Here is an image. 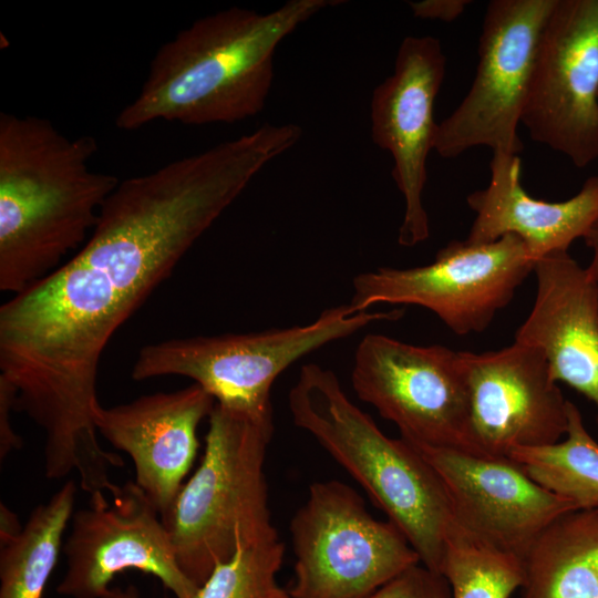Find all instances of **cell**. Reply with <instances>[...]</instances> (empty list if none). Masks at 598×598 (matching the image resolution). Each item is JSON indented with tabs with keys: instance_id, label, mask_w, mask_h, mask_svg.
<instances>
[{
	"instance_id": "6da1fadb",
	"label": "cell",
	"mask_w": 598,
	"mask_h": 598,
	"mask_svg": "<svg viewBox=\"0 0 598 598\" xmlns=\"http://www.w3.org/2000/svg\"><path fill=\"white\" fill-rule=\"evenodd\" d=\"M194 243L165 202L112 193L86 243L0 307V378L16 390L18 412L51 436L93 431L106 344Z\"/></svg>"
},
{
	"instance_id": "7a4b0ae2",
	"label": "cell",
	"mask_w": 598,
	"mask_h": 598,
	"mask_svg": "<svg viewBox=\"0 0 598 598\" xmlns=\"http://www.w3.org/2000/svg\"><path fill=\"white\" fill-rule=\"evenodd\" d=\"M338 2L290 0L267 13L231 7L194 21L158 48L140 93L117 114L116 127L133 131L157 120L236 123L256 116L272 85L279 43Z\"/></svg>"
},
{
	"instance_id": "3957f363",
	"label": "cell",
	"mask_w": 598,
	"mask_h": 598,
	"mask_svg": "<svg viewBox=\"0 0 598 598\" xmlns=\"http://www.w3.org/2000/svg\"><path fill=\"white\" fill-rule=\"evenodd\" d=\"M96 147L47 118L0 113L1 291L22 292L89 239L120 183L91 168Z\"/></svg>"
},
{
	"instance_id": "277c9868",
	"label": "cell",
	"mask_w": 598,
	"mask_h": 598,
	"mask_svg": "<svg viewBox=\"0 0 598 598\" xmlns=\"http://www.w3.org/2000/svg\"><path fill=\"white\" fill-rule=\"evenodd\" d=\"M288 405L295 425L361 485L421 564L442 575L454 513L442 477L421 452L386 436L348 398L336 373L318 364L301 367Z\"/></svg>"
},
{
	"instance_id": "5b68a950",
	"label": "cell",
	"mask_w": 598,
	"mask_h": 598,
	"mask_svg": "<svg viewBox=\"0 0 598 598\" xmlns=\"http://www.w3.org/2000/svg\"><path fill=\"white\" fill-rule=\"evenodd\" d=\"M208 417L200 464L162 516L179 568L197 586L241 544L278 534L264 470L274 426L218 404Z\"/></svg>"
},
{
	"instance_id": "8992f818",
	"label": "cell",
	"mask_w": 598,
	"mask_h": 598,
	"mask_svg": "<svg viewBox=\"0 0 598 598\" xmlns=\"http://www.w3.org/2000/svg\"><path fill=\"white\" fill-rule=\"evenodd\" d=\"M403 309L354 311L350 305L322 311L311 323L249 333L175 338L143 347L133 364L135 381L179 375L206 390L216 404L274 426L271 388L300 358Z\"/></svg>"
},
{
	"instance_id": "52a82bcc",
	"label": "cell",
	"mask_w": 598,
	"mask_h": 598,
	"mask_svg": "<svg viewBox=\"0 0 598 598\" xmlns=\"http://www.w3.org/2000/svg\"><path fill=\"white\" fill-rule=\"evenodd\" d=\"M290 533V598H369L421 563L393 523L375 519L357 491L337 480L310 485Z\"/></svg>"
},
{
	"instance_id": "ba28073f",
	"label": "cell",
	"mask_w": 598,
	"mask_h": 598,
	"mask_svg": "<svg viewBox=\"0 0 598 598\" xmlns=\"http://www.w3.org/2000/svg\"><path fill=\"white\" fill-rule=\"evenodd\" d=\"M351 382L410 444L486 456L472 427L461 351L369 333L355 349Z\"/></svg>"
},
{
	"instance_id": "9c48e42d",
	"label": "cell",
	"mask_w": 598,
	"mask_h": 598,
	"mask_svg": "<svg viewBox=\"0 0 598 598\" xmlns=\"http://www.w3.org/2000/svg\"><path fill=\"white\" fill-rule=\"evenodd\" d=\"M535 264L515 235L486 244L453 240L429 265L359 274L349 305L357 312L375 303L420 306L457 336L480 333L513 300Z\"/></svg>"
},
{
	"instance_id": "30bf717a",
	"label": "cell",
	"mask_w": 598,
	"mask_h": 598,
	"mask_svg": "<svg viewBox=\"0 0 598 598\" xmlns=\"http://www.w3.org/2000/svg\"><path fill=\"white\" fill-rule=\"evenodd\" d=\"M557 0L489 1L472 85L437 125L434 151L454 158L478 146L518 155L517 128L526 105L543 29Z\"/></svg>"
},
{
	"instance_id": "8fae6325",
	"label": "cell",
	"mask_w": 598,
	"mask_h": 598,
	"mask_svg": "<svg viewBox=\"0 0 598 598\" xmlns=\"http://www.w3.org/2000/svg\"><path fill=\"white\" fill-rule=\"evenodd\" d=\"M70 523L60 596L102 598L116 575L134 569L156 577L175 598H195L199 586L179 568L159 512L134 481L94 492Z\"/></svg>"
},
{
	"instance_id": "7c38bea8",
	"label": "cell",
	"mask_w": 598,
	"mask_h": 598,
	"mask_svg": "<svg viewBox=\"0 0 598 598\" xmlns=\"http://www.w3.org/2000/svg\"><path fill=\"white\" fill-rule=\"evenodd\" d=\"M522 124L576 167L598 159V0H557L542 32Z\"/></svg>"
},
{
	"instance_id": "4fadbf2b",
	"label": "cell",
	"mask_w": 598,
	"mask_h": 598,
	"mask_svg": "<svg viewBox=\"0 0 598 598\" xmlns=\"http://www.w3.org/2000/svg\"><path fill=\"white\" fill-rule=\"evenodd\" d=\"M445 65L439 39L406 37L398 49L393 73L377 85L371 99L372 140L392 155V176L404 198L398 236L404 247H413L430 235L422 196L426 159L434 150L439 125L434 120V104Z\"/></svg>"
},
{
	"instance_id": "5bb4252c",
	"label": "cell",
	"mask_w": 598,
	"mask_h": 598,
	"mask_svg": "<svg viewBox=\"0 0 598 598\" xmlns=\"http://www.w3.org/2000/svg\"><path fill=\"white\" fill-rule=\"evenodd\" d=\"M461 354L472 427L486 456L505 458L514 448L553 444L566 434L568 400L540 349L514 340L499 350Z\"/></svg>"
},
{
	"instance_id": "9a60e30c",
	"label": "cell",
	"mask_w": 598,
	"mask_h": 598,
	"mask_svg": "<svg viewBox=\"0 0 598 598\" xmlns=\"http://www.w3.org/2000/svg\"><path fill=\"white\" fill-rule=\"evenodd\" d=\"M413 446L442 477L455 525L522 561L548 525L578 509L570 499L539 486L507 457Z\"/></svg>"
},
{
	"instance_id": "2e32d148",
	"label": "cell",
	"mask_w": 598,
	"mask_h": 598,
	"mask_svg": "<svg viewBox=\"0 0 598 598\" xmlns=\"http://www.w3.org/2000/svg\"><path fill=\"white\" fill-rule=\"evenodd\" d=\"M215 399L193 383L174 392L142 395L131 402L97 406L95 426L134 465L135 483L164 516L186 482L198 451L197 429Z\"/></svg>"
},
{
	"instance_id": "e0dca14e",
	"label": "cell",
	"mask_w": 598,
	"mask_h": 598,
	"mask_svg": "<svg viewBox=\"0 0 598 598\" xmlns=\"http://www.w3.org/2000/svg\"><path fill=\"white\" fill-rule=\"evenodd\" d=\"M534 272L535 301L515 341L540 349L554 381L591 401L598 422V285L568 251L537 260Z\"/></svg>"
},
{
	"instance_id": "ac0fdd59",
	"label": "cell",
	"mask_w": 598,
	"mask_h": 598,
	"mask_svg": "<svg viewBox=\"0 0 598 598\" xmlns=\"http://www.w3.org/2000/svg\"><path fill=\"white\" fill-rule=\"evenodd\" d=\"M487 187L471 193L467 205L475 219L466 240L492 243L505 235L520 238L537 261L568 251L598 223V177L588 178L580 190L563 202H546L529 196L520 185L518 155L493 153Z\"/></svg>"
},
{
	"instance_id": "d6986e66",
	"label": "cell",
	"mask_w": 598,
	"mask_h": 598,
	"mask_svg": "<svg viewBox=\"0 0 598 598\" xmlns=\"http://www.w3.org/2000/svg\"><path fill=\"white\" fill-rule=\"evenodd\" d=\"M522 598H598V509L556 518L523 559Z\"/></svg>"
},
{
	"instance_id": "ffe728a7",
	"label": "cell",
	"mask_w": 598,
	"mask_h": 598,
	"mask_svg": "<svg viewBox=\"0 0 598 598\" xmlns=\"http://www.w3.org/2000/svg\"><path fill=\"white\" fill-rule=\"evenodd\" d=\"M78 486L66 481L33 508L22 532L0 545V598H43L74 513Z\"/></svg>"
},
{
	"instance_id": "44dd1931",
	"label": "cell",
	"mask_w": 598,
	"mask_h": 598,
	"mask_svg": "<svg viewBox=\"0 0 598 598\" xmlns=\"http://www.w3.org/2000/svg\"><path fill=\"white\" fill-rule=\"evenodd\" d=\"M567 417L565 440L514 448L507 458L539 486L570 499L578 509H598V443L570 401L567 402Z\"/></svg>"
},
{
	"instance_id": "7402d4cb",
	"label": "cell",
	"mask_w": 598,
	"mask_h": 598,
	"mask_svg": "<svg viewBox=\"0 0 598 598\" xmlns=\"http://www.w3.org/2000/svg\"><path fill=\"white\" fill-rule=\"evenodd\" d=\"M442 575L452 598H509L524 582L523 561L468 535L455 524Z\"/></svg>"
},
{
	"instance_id": "603a6c76",
	"label": "cell",
	"mask_w": 598,
	"mask_h": 598,
	"mask_svg": "<svg viewBox=\"0 0 598 598\" xmlns=\"http://www.w3.org/2000/svg\"><path fill=\"white\" fill-rule=\"evenodd\" d=\"M283 555L278 534L246 542L216 565L195 598H290L276 578Z\"/></svg>"
},
{
	"instance_id": "cb8c5ba5",
	"label": "cell",
	"mask_w": 598,
	"mask_h": 598,
	"mask_svg": "<svg viewBox=\"0 0 598 598\" xmlns=\"http://www.w3.org/2000/svg\"><path fill=\"white\" fill-rule=\"evenodd\" d=\"M369 598H452L446 578L421 563L379 588Z\"/></svg>"
},
{
	"instance_id": "d4e9b609",
	"label": "cell",
	"mask_w": 598,
	"mask_h": 598,
	"mask_svg": "<svg viewBox=\"0 0 598 598\" xmlns=\"http://www.w3.org/2000/svg\"><path fill=\"white\" fill-rule=\"evenodd\" d=\"M16 390L3 379H0V460L22 447L23 440L13 429L11 416L16 411Z\"/></svg>"
},
{
	"instance_id": "484cf974",
	"label": "cell",
	"mask_w": 598,
	"mask_h": 598,
	"mask_svg": "<svg viewBox=\"0 0 598 598\" xmlns=\"http://www.w3.org/2000/svg\"><path fill=\"white\" fill-rule=\"evenodd\" d=\"M470 3L468 0H423L409 2V7L416 18L452 22Z\"/></svg>"
},
{
	"instance_id": "4316f807",
	"label": "cell",
	"mask_w": 598,
	"mask_h": 598,
	"mask_svg": "<svg viewBox=\"0 0 598 598\" xmlns=\"http://www.w3.org/2000/svg\"><path fill=\"white\" fill-rule=\"evenodd\" d=\"M23 529L18 516L3 503L0 504V545L17 537Z\"/></svg>"
},
{
	"instance_id": "83f0119b",
	"label": "cell",
	"mask_w": 598,
	"mask_h": 598,
	"mask_svg": "<svg viewBox=\"0 0 598 598\" xmlns=\"http://www.w3.org/2000/svg\"><path fill=\"white\" fill-rule=\"evenodd\" d=\"M584 239L587 246L592 250V259L587 269L598 285V223L591 228Z\"/></svg>"
},
{
	"instance_id": "f1b7e54d",
	"label": "cell",
	"mask_w": 598,
	"mask_h": 598,
	"mask_svg": "<svg viewBox=\"0 0 598 598\" xmlns=\"http://www.w3.org/2000/svg\"><path fill=\"white\" fill-rule=\"evenodd\" d=\"M102 598H143L134 585L126 587L112 586Z\"/></svg>"
}]
</instances>
